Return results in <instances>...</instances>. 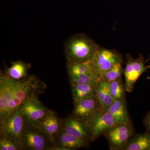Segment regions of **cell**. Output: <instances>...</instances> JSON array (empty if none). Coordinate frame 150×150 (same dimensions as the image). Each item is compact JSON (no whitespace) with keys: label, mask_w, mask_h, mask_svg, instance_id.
Wrapping results in <instances>:
<instances>
[{"label":"cell","mask_w":150,"mask_h":150,"mask_svg":"<svg viewBox=\"0 0 150 150\" xmlns=\"http://www.w3.org/2000/svg\"><path fill=\"white\" fill-rule=\"evenodd\" d=\"M99 47L86 34L77 33L72 35L66 41L64 46L67 62H90Z\"/></svg>","instance_id":"6da1fadb"},{"label":"cell","mask_w":150,"mask_h":150,"mask_svg":"<svg viewBox=\"0 0 150 150\" xmlns=\"http://www.w3.org/2000/svg\"><path fill=\"white\" fill-rule=\"evenodd\" d=\"M45 88V84L34 75H28L18 80L13 97L9 103L7 116L30 98L41 93Z\"/></svg>","instance_id":"7a4b0ae2"},{"label":"cell","mask_w":150,"mask_h":150,"mask_svg":"<svg viewBox=\"0 0 150 150\" xmlns=\"http://www.w3.org/2000/svg\"><path fill=\"white\" fill-rule=\"evenodd\" d=\"M23 150H51L53 143L51 139L39 128L28 125L21 137Z\"/></svg>","instance_id":"3957f363"},{"label":"cell","mask_w":150,"mask_h":150,"mask_svg":"<svg viewBox=\"0 0 150 150\" xmlns=\"http://www.w3.org/2000/svg\"><path fill=\"white\" fill-rule=\"evenodd\" d=\"M134 125L131 123H118L103 135L111 150H121L128 140L136 134Z\"/></svg>","instance_id":"277c9868"},{"label":"cell","mask_w":150,"mask_h":150,"mask_svg":"<svg viewBox=\"0 0 150 150\" xmlns=\"http://www.w3.org/2000/svg\"><path fill=\"white\" fill-rule=\"evenodd\" d=\"M126 67L123 71L125 76V88L126 92L130 93L134 90L135 84L138 79L150 67L145 66L144 56L140 54L138 58L134 59L129 54L125 55Z\"/></svg>","instance_id":"5b68a950"},{"label":"cell","mask_w":150,"mask_h":150,"mask_svg":"<svg viewBox=\"0 0 150 150\" xmlns=\"http://www.w3.org/2000/svg\"><path fill=\"white\" fill-rule=\"evenodd\" d=\"M28 125L40 128L44 118L50 112L35 96L30 98L19 108Z\"/></svg>","instance_id":"8992f818"},{"label":"cell","mask_w":150,"mask_h":150,"mask_svg":"<svg viewBox=\"0 0 150 150\" xmlns=\"http://www.w3.org/2000/svg\"><path fill=\"white\" fill-rule=\"evenodd\" d=\"M28 125L18 108L0 123V136L11 137L21 142L23 131Z\"/></svg>","instance_id":"52a82bcc"},{"label":"cell","mask_w":150,"mask_h":150,"mask_svg":"<svg viewBox=\"0 0 150 150\" xmlns=\"http://www.w3.org/2000/svg\"><path fill=\"white\" fill-rule=\"evenodd\" d=\"M121 62H123V58L121 54L115 50H109L100 46L91 63L101 79L103 74L115 64Z\"/></svg>","instance_id":"ba28073f"},{"label":"cell","mask_w":150,"mask_h":150,"mask_svg":"<svg viewBox=\"0 0 150 150\" xmlns=\"http://www.w3.org/2000/svg\"><path fill=\"white\" fill-rule=\"evenodd\" d=\"M118 123L113 115L108 110H100L89 122L91 135L90 142H93L103 136L105 132Z\"/></svg>","instance_id":"9c48e42d"},{"label":"cell","mask_w":150,"mask_h":150,"mask_svg":"<svg viewBox=\"0 0 150 150\" xmlns=\"http://www.w3.org/2000/svg\"><path fill=\"white\" fill-rule=\"evenodd\" d=\"M18 80L8 77L4 72L0 75V123L7 116L8 104L13 96Z\"/></svg>","instance_id":"30bf717a"},{"label":"cell","mask_w":150,"mask_h":150,"mask_svg":"<svg viewBox=\"0 0 150 150\" xmlns=\"http://www.w3.org/2000/svg\"><path fill=\"white\" fill-rule=\"evenodd\" d=\"M101 110L100 105L95 95L86 98L74 105L71 115L81 121L89 123Z\"/></svg>","instance_id":"8fae6325"},{"label":"cell","mask_w":150,"mask_h":150,"mask_svg":"<svg viewBox=\"0 0 150 150\" xmlns=\"http://www.w3.org/2000/svg\"><path fill=\"white\" fill-rule=\"evenodd\" d=\"M62 131L89 143L91 135L89 123L75 118L71 115L63 119Z\"/></svg>","instance_id":"7c38bea8"},{"label":"cell","mask_w":150,"mask_h":150,"mask_svg":"<svg viewBox=\"0 0 150 150\" xmlns=\"http://www.w3.org/2000/svg\"><path fill=\"white\" fill-rule=\"evenodd\" d=\"M89 143L61 131L53 142L52 150H76L88 147Z\"/></svg>","instance_id":"4fadbf2b"},{"label":"cell","mask_w":150,"mask_h":150,"mask_svg":"<svg viewBox=\"0 0 150 150\" xmlns=\"http://www.w3.org/2000/svg\"><path fill=\"white\" fill-rule=\"evenodd\" d=\"M63 118L55 111L50 110L41 122L40 129L49 137L53 143L62 131Z\"/></svg>","instance_id":"5bb4252c"},{"label":"cell","mask_w":150,"mask_h":150,"mask_svg":"<svg viewBox=\"0 0 150 150\" xmlns=\"http://www.w3.org/2000/svg\"><path fill=\"white\" fill-rule=\"evenodd\" d=\"M31 64L23 61L11 62L10 67L6 69L4 74L10 79L18 80L27 76L28 71L31 68Z\"/></svg>","instance_id":"9a60e30c"},{"label":"cell","mask_w":150,"mask_h":150,"mask_svg":"<svg viewBox=\"0 0 150 150\" xmlns=\"http://www.w3.org/2000/svg\"><path fill=\"white\" fill-rule=\"evenodd\" d=\"M96 96L101 109L107 110L115 100L110 93L109 83L105 81H100L96 87Z\"/></svg>","instance_id":"2e32d148"},{"label":"cell","mask_w":150,"mask_h":150,"mask_svg":"<svg viewBox=\"0 0 150 150\" xmlns=\"http://www.w3.org/2000/svg\"><path fill=\"white\" fill-rule=\"evenodd\" d=\"M107 110L113 115L118 123L132 122L127 109L126 99L115 100Z\"/></svg>","instance_id":"e0dca14e"},{"label":"cell","mask_w":150,"mask_h":150,"mask_svg":"<svg viewBox=\"0 0 150 150\" xmlns=\"http://www.w3.org/2000/svg\"><path fill=\"white\" fill-rule=\"evenodd\" d=\"M121 150H150V134H136L131 137Z\"/></svg>","instance_id":"ac0fdd59"},{"label":"cell","mask_w":150,"mask_h":150,"mask_svg":"<svg viewBox=\"0 0 150 150\" xmlns=\"http://www.w3.org/2000/svg\"><path fill=\"white\" fill-rule=\"evenodd\" d=\"M96 85H71L74 105L81 100L96 95Z\"/></svg>","instance_id":"d6986e66"},{"label":"cell","mask_w":150,"mask_h":150,"mask_svg":"<svg viewBox=\"0 0 150 150\" xmlns=\"http://www.w3.org/2000/svg\"><path fill=\"white\" fill-rule=\"evenodd\" d=\"M68 77L71 85H96L101 81L98 76L93 74H81Z\"/></svg>","instance_id":"ffe728a7"},{"label":"cell","mask_w":150,"mask_h":150,"mask_svg":"<svg viewBox=\"0 0 150 150\" xmlns=\"http://www.w3.org/2000/svg\"><path fill=\"white\" fill-rule=\"evenodd\" d=\"M109 86L110 94L114 100L126 99L125 84L122 78L109 83Z\"/></svg>","instance_id":"44dd1931"},{"label":"cell","mask_w":150,"mask_h":150,"mask_svg":"<svg viewBox=\"0 0 150 150\" xmlns=\"http://www.w3.org/2000/svg\"><path fill=\"white\" fill-rule=\"evenodd\" d=\"M123 62H118L103 74L101 76V81H105L109 83L112 81L122 78L124 71L123 68Z\"/></svg>","instance_id":"7402d4cb"},{"label":"cell","mask_w":150,"mask_h":150,"mask_svg":"<svg viewBox=\"0 0 150 150\" xmlns=\"http://www.w3.org/2000/svg\"><path fill=\"white\" fill-rule=\"evenodd\" d=\"M0 150H23L21 143L6 136H0Z\"/></svg>","instance_id":"603a6c76"},{"label":"cell","mask_w":150,"mask_h":150,"mask_svg":"<svg viewBox=\"0 0 150 150\" xmlns=\"http://www.w3.org/2000/svg\"><path fill=\"white\" fill-rule=\"evenodd\" d=\"M143 122L146 127L147 133L150 134V110L145 115Z\"/></svg>","instance_id":"cb8c5ba5"}]
</instances>
